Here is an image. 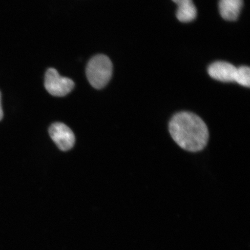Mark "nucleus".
<instances>
[{
    "mask_svg": "<svg viewBox=\"0 0 250 250\" xmlns=\"http://www.w3.org/2000/svg\"><path fill=\"white\" fill-rule=\"evenodd\" d=\"M169 132L174 142L188 151H201L208 140V131L204 121L191 112L175 115L169 123Z\"/></svg>",
    "mask_w": 250,
    "mask_h": 250,
    "instance_id": "nucleus-1",
    "label": "nucleus"
},
{
    "mask_svg": "<svg viewBox=\"0 0 250 250\" xmlns=\"http://www.w3.org/2000/svg\"><path fill=\"white\" fill-rule=\"evenodd\" d=\"M44 85L46 90L51 95L62 97L71 92L74 87L73 80L60 76L55 68H49L45 77Z\"/></svg>",
    "mask_w": 250,
    "mask_h": 250,
    "instance_id": "nucleus-3",
    "label": "nucleus"
},
{
    "mask_svg": "<svg viewBox=\"0 0 250 250\" xmlns=\"http://www.w3.org/2000/svg\"><path fill=\"white\" fill-rule=\"evenodd\" d=\"M51 139L62 151H66L73 147L75 136L67 125L62 123H55L49 128Z\"/></svg>",
    "mask_w": 250,
    "mask_h": 250,
    "instance_id": "nucleus-4",
    "label": "nucleus"
},
{
    "mask_svg": "<svg viewBox=\"0 0 250 250\" xmlns=\"http://www.w3.org/2000/svg\"><path fill=\"white\" fill-rule=\"evenodd\" d=\"M235 82L243 86L250 87V69L248 66L237 68Z\"/></svg>",
    "mask_w": 250,
    "mask_h": 250,
    "instance_id": "nucleus-8",
    "label": "nucleus"
},
{
    "mask_svg": "<svg viewBox=\"0 0 250 250\" xmlns=\"http://www.w3.org/2000/svg\"><path fill=\"white\" fill-rule=\"evenodd\" d=\"M243 4V0H220L219 9L221 17L228 21L237 20Z\"/></svg>",
    "mask_w": 250,
    "mask_h": 250,
    "instance_id": "nucleus-6",
    "label": "nucleus"
},
{
    "mask_svg": "<svg viewBox=\"0 0 250 250\" xmlns=\"http://www.w3.org/2000/svg\"><path fill=\"white\" fill-rule=\"evenodd\" d=\"M237 68L229 62H216L211 64L208 68L210 76L221 82H235Z\"/></svg>",
    "mask_w": 250,
    "mask_h": 250,
    "instance_id": "nucleus-5",
    "label": "nucleus"
},
{
    "mask_svg": "<svg viewBox=\"0 0 250 250\" xmlns=\"http://www.w3.org/2000/svg\"><path fill=\"white\" fill-rule=\"evenodd\" d=\"M112 64L107 56L98 55L89 61L86 68V74L90 85L94 88L101 89L107 85L112 74Z\"/></svg>",
    "mask_w": 250,
    "mask_h": 250,
    "instance_id": "nucleus-2",
    "label": "nucleus"
},
{
    "mask_svg": "<svg viewBox=\"0 0 250 250\" xmlns=\"http://www.w3.org/2000/svg\"><path fill=\"white\" fill-rule=\"evenodd\" d=\"M178 6L177 18L181 22H190L195 20L196 8L192 0H172Z\"/></svg>",
    "mask_w": 250,
    "mask_h": 250,
    "instance_id": "nucleus-7",
    "label": "nucleus"
},
{
    "mask_svg": "<svg viewBox=\"0 0 250 250\" xmlns=\"http://www.w3.org/2000/svg\"><path fill=\"white\" fill-rule=\"evenodd\" d=\"M3 117V111L1 105V93L0 92V121H1Z\"/></svg>",
    "mask_w": 250,
    "mask_h": 250,
    "instance_id": "nucleus-9",
    "label": "nucleus"
}]
</instances>
